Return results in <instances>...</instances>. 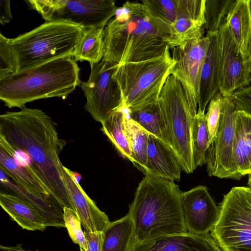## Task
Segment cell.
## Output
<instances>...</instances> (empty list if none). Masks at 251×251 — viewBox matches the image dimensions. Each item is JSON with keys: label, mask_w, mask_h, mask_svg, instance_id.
I'll use <instances>...</instances> for the list:
<instances>
[{"label": "cell", "mask_w": 251, "mask_h": 251, "mask_svg": "<svg viewBox=\"0 0 251 251\" xmlns=\"http://www.w3.org/2000/svg\"><path fill=\"white\" fill-rule=\"evenodd\" d=\"M0 137L13 148L10 156L47 187L62 209L74 210L59 158L66 142L59 138L51 117L25 106L7 112L0 116Z\"/></svg>", "instance_id": "1"}, {"label": "cell", "mask_w": 251, "mask_h": 251, "mask_svg": "<svg viewBox=\"0 0 251 251\" xmlns=\"http://www.w3.org/2000/svg\"><path fill=\"white\" fill-rule=\"evenodd\" d=\"M181 192L174 181L146 175L128 212L133 224V239L142 241L187 233Z\"/></svg>", "instance_id": "2"}, {"label": "cell", "mask_w": 251, "mask_h": 251, "mask_svg": "<svg viewBox=\"0 0 251 251\" xmlns=\"http://www.w3.org/2000/svg\"><path fill=\"white\" fill-rule=\"evenodd\" d=\"M141 3L126 1L104 28L102 60L119 65L161 55L168 47Z\"/></svg>", "instance_id": "3"}, {"label": "cell", "mask_w": 251, "mask_h": 251, "mask_svg": "<svg viewBox=\"0 0 251 251\" xmlns=\"http://www.w3.org/2000/svg\"><path fill=\"white\" fill-rule=\"evenodd\" d=\"M72 56L58 58L0 78V99L9 108H22L42 99L65 97L81 82Z\"/></svg>", "instance_id": "4"}, {"label": "cell", "mask_w": 251, "mask_h": 251, "mask_svg": "<svg viewBox=\"0 0 251 251\" xmlns=\"http://www.w3.org/2000/svg\"><path fill=\"white\" fill-rule=\"evenodd\" d=\"M84 30L72 24L46 21L29 32L10 39L16 73L58 58L72 56Z\"/></svg>", "instance_id": "5"}, {"label": "cell", "mask_w": 251, "mask_h": 251, "mask_svg": "<svg viewBox=\"0 0 251 251\" xmlns=\"http://www.w3.org/2000/svg\"><path fill=\"white\" fill-rule=\"evenodd\" d=\"M174 64L168 46L157 57L118 65L112 77L119 84L125 105L135 109L157 102Z\"/></svg>", "instance_id": "6"}, {"label": "cell", "mask_w": 251, "mask_h": 251, "mask_svg": "<svg viewBox=\"0 0 251 251\" xmlns=\"http://www.w3.org/2000/svg\"><path fill=\"white\" fill-rule=\"evenodd\" d=\"M210 235L222 251H251V189L235 186L219 204Z\"/></svg>", "instance_id": "7"}, {"label": "cell", "mask_w": 251, "mask_h": 251, "mask_svg": "<svg viewBox=\"0 0 251 251\" xmlns=\"http://www.w3.org/2000/svg\"><path fill=\"white\" fill-rule=\"evenodd\" d=\"M157 102L171 133L174 151L182 171L187 174L194 167L191 143L193 116L182 86L173 75H170L160 93Z\"/></svg>", "instance_id": "8"}, {"label": "cell", "mask_w": 251, "mask_h": 251, "mask_svg": "<svg viewBox=\"0 0 251 251\" xmlns=\"http://www.w3.org/2000/svg\"><path fill=\"white\" fill-rule=\"evenodd\" d=\"M46 21L62 22L84 29L104 28L117 7L113 0H30L25 1Z\"/></svg>", "instance_id": "9"}, {"label": "cell", "mask_w": 251, "mask_h": 251, "mask_svg": "<svg viewBox=\"0 0 251 251\" xmlns=\"http://www.w3.org/2000/svg\"><path fill=\"white\" fill-rule=\"evenodd\" d=\"M90 64L89 77L81 83L86 99L84 107L96 121L101 124L124 103L119 84L112 77L118 64L103 60Z\"/></svg>", "instance_id": "10"}, {"label": "cell", "mask_w": 251, "mask_h": 251, "mask_svg": "<svg viewBox=\"0 0 251 251\" xmlns=\"http://www.w3.org/2000/svg\"><path fill=\"white\" fill-rule=\"evenodd\" d=\"M237 109L231 97H223L219 128L205 154L206 170L210 176L239 180L233 157L236 115Z\"/></svg>", "instance_id": "11"}, {"label": "cell", "mask_w": 251, "mask_h": 251, "mask_svg": "<svg viewBox=\"0 0 251 251\" xmlns=\"http://www.w3.org/2000/svg\"><path fill=\"white\" fill-rule=\"evenodd\" d=\"M209 45L206 36L172 48L175 64L170 75L181 84L193 117L198 111L201 70Z\"/></svg>", "instance_id": "12"}, {"label": "cell", "mask_w": 251, "mask_h": 251, "mask_svg": "<svg viewBox=\"0 0 251 251\" xmlns=\"http://www.w3.org/2000/svg\"><path fill=\"white\" fill-rule=\"evenodd\" d=\"M220 80L219 91L223 97L250 85V72L239 51L226 22L218 32Z\"/></svg>", "instance_id": "13"}, {"label": "cell", "mask_w": 251, "mask_h": 251, "mask_svg": "<svg viewBox=\"0 0 251 251\" xmlns=\"http://www.w3.org/2000/svg\"><path fill=\"white\" fill-rule=\"evenodd\" d=\"M184 222L188 232L200 235L209 233L215 225L219 208L207 188L199 185L181 192Z\"/></svg>", "instance_id": "14"}, {"label": "cell", "mask_w": 251, "mask_h": 251, "mask_svg": "<svg viewBox=\"0 0 251 251\" xmlns=\"http://www.w3.org/2000/svg\"><path fill=\"white\" fill-rule=\"evenodd\" d=\"M206 0H178V17L171 27L167 44L174 48L202 37L204 32Z\"/></svg>", "instance_id": "15"}, {"label": "cell", "mask_w": 251, "mask_h": 251, "mask_svg": "<svg viewBox=\"0 0 251 251\" xmlns=\"http://www.w3.org/2000/svg\"><path fill=\"white\" fill-rule=\"evenodd\" d=\"M128 251H222L209 233H185L156 237L138 241L132 239Z\"/></svg>", "instance_id": "16"}, {"label": "cell", "mask_w": 251, "mask_h": 251, "mask_svg": "<svg viewBox=\"0 0 251 251\" xmlns=\"http://www.w3.org/2000/svg\"><path fill=\"white\" fill-rule=\"evenodd\" d=\"M63 168L64 182L84 231H103L110 223L107 215L84 192L75 179L74 172L65 166Z\"/></svg>", "instance_id": "17"}, {"label": "cell", "mask_w": 251, "mask_h": 251, "mask_svg": "<svg viewBox=\"0 0 251 251\" xmlns=\"http://www.w3.org/2000/svg\"><path fill=\"white\" fill-rule=\"evenodd\" d=\"M182 170L179 160L173 149L150 134L146 162L142 171L145 176L178 181Z\"/></svg>", "instance_id": "18"}, {"label": "cell", "mask_w": 251, "mask_h": 251, "mask_svg": "<svg viewBox=\"0 0 251 251\" xmlns=\"http://www.w3.org/2000/svg\"><path fill=\"white\" fill-rule=\"evenodd\" d=\"M218 32H206L209 45L202 67L197 112L204 114L206 107L219 91L220 80Z\"/></svg>", "instance_id": "19"}, {"label": "cell", "mask_w": 251, "mask_h": 251, "mask_svg": "<svg viewBox=\"0 0 251 251\" xmlns=\"http://www.w3.org/2000/svg\"><path fill=\"white\" fill-rule=\"evenodd\" d=\"M0 182L1 185L10 190L14 195L36 209L42 216L47 227H65L63 209L53 198H49L25 190L11 181L1 170Z\"/></svg>", "instance_id": "20"}, {"label": "cell", "mask_w": 251, "mask_h": 251, "mask_svg": "<svg viewBox=\"0 0 251 251\" xmlns=\"http://www.w3.org/2000/svg\"><path fill=\"white\" fill-rule=\"evenodd\" d=\"M0 205L23 229L30 231H44L47 227L39 213L28 202L14 195L0 193Z\"/></svg>", "instance_id": "21"}, {"label": "cell", "mask_w": 251, "mask_h": 251, "mask_svg": "<svg viewBox=\"0 0 251 251\" xmlns=\"http://www.w3.org/2000/svg\"><path fill=\"white\" fill-rule=\"evenodd\" d=\"M239 51L246 61L251 43V13L250 0H236L226 21Z\"/></svg>", "instance_id": "22"}, {"label": "cell", "mask_w": 251, "mask_h": 251, "mask_svg": "<svg viewBox=\"0 0 251 251\" xmlns=\"http://www.w3.org/2000/svg\"><path fill=\"white\" fill-rule=\"evenodd\" d=\"M128 117L150 134L159 138L174 150L170 131L157 102L135 109H129Z\"/></svg>", "instance_id": "23"}, {"label": "cell", "mask_w": 251, "mask_h": 251, "mask_svg": "<svg viewBox=\"0 0 251 251\" xmlns=\"http://www.w3.org/2000/svg\"><path fill=\"white\" fill-rule=\"evenodd\" d=\"M233 157L241 176L251 173V117L244 112H236Z\"/></svg>", "instance_id": "24"}, {"label": "cell", "mask_w": 251, "mask_h": 251, "mask_svg": "<svg viewBox=\"0 0 251 251\" xmlns=\"http://www.w3.org/2000/svg\"><path fill=\"white\" fill-rule=\"evenodd\" d=\"M141 1L151 24L167 43L171 26L178 17V0H144Z\"/></svg>", "instance_id": "25"}, {"label": "cell", "mask_w": 251, "mask_h": 251, "mask_svg": "<svg viewBox=\"0 0 251 251\" xmlns=\"http://www.w3.org/2000/svg\"><path fill=\"white\" fill-rule=\"evenodd\" d=\"M0 169L18 186L30 192L52 197L47 187L0 147ZM53 198V197H52Z\"/></svg>", "instance_id": "26"}, {"label": "cell", "mask_w": 251, "mask_h": 251, "mask_svg": "<svg viewBox=\"0 0 251 251\" xmlns=\"http://www.w3.org/2000/svg\"><path fill=\"white\" fill-rule=\"evenodd\" d=\"M128 112L129 108L124 103L121 107L101 123V130L107 136L118 151L133 163L134 160L124 125L125 117Z\"/></svg>", "instance_id": "27"}, {"label": "cell", "mask_w": 251, "mask_h": 251, "mask_svg": "<svg viewBox=\"0 0 251 251\" xmlns=\"http://www.w3.org/2000/svg\"><path fill=\"white\" fill-rule=\"evenodd\" d=\"M102 251H128L133 238V224L128 213L122 218L110 222L103 230Z\"/></svg>", "instance_id": "28"}, {"label": "cell", "mask_w": 251, "mask_h": 251, "mask_svg": "<svg viewBox=\"0 0 251 251\" xmlns=\"http://www.w3.org/2000/svg\"><path fill=\"white\" fill-rule=\"evenodd\" d=\"M104 28L84 29L72 57L77 62H100L103 57Z\"/></svg>", "instance_id": "29"}, {"label": "cell", "mask_w": 251, "mask_h": 251, "mask_svg": "<svg viewBox=\"0 0 251 251\" xmlns=\"http://www.w3.org/2000/svg\"><path fill=\"white\" fill-rule=\"evenodd\" d=\"M124 125L134 160L133 164L142 172L146 162L150 133L130 119L128 113L125 117Z\"/></svg>", "instance_id": "30"}, {"label": "cell", "mask_w": 251, "mask_h": 251, "mask_svg": "<svg viewBox=\"0 0 251 251\" xmlns=\"http://www.w3.org/2000/svg\"><path fill=\"white\" fill-rule=\"evenodd\" d=\"M209 142V132L205 113L197 112L193 118L191 129L192 151L195 169L205 163V154Z\"/></svg>", "instance_id": "31"}, {"label": "cell", "mask_w": 251, "mask_h": 251, "mask_svg": "<svg viewBox=\"0 0 251 251\" xmlns=\"http://www.w3.org/2000/svg\"><path fill=\"white\" fill-rule=\"evenodd\" d=\"M236 0H206L204 28L207 32H218L226 22Z\"/></svg>", "instance_id": "32"}, {"label": "cell", "mask_w": 251, "mask_h": 251, "mask_svg": "<svg viewBox=\"0 0 251 251\" xmlns=\"http://www.w3.org/2000/svg\"><path fill=\"white\" fill-rule=\"evenodd\" d=\"M63 219L69 236L74 243L77 244L80 251H88V246L80 219L74 210L65 207L63 208Z\"/></svg>", "instance_id": "33"}, {"label": "cell", "mask_w": 251, "mask_h": 251, "mask_svg": "<svg viewBox=\"0 0 251 251\" xmlns=\"http://www.w3.org/2000/svg\"><path fill=\"white\" fill-rule=\"evenodd\" d=\"M223 99V96L218 91L210 100L207 113L205 114V121L209 132V145L215 139L219 128Z\"/></svg>", "instance_id": "34"}, {"label": "cell", "mask_w": 251, "mask_h": 251, "mask_svg": "<svg viewBox=\"0 0 251 251\" xmlns=\"http://www.w3.org/2000/svg\"><path fill=\"white\" fill-rule=\"evenodd\" d=\"M16 63L10 39L0 33V78L16 73Z\"/></svg>", "instance_id": "35"}, {"label": "cell", "mask_w": 251, "mask_h": 251, "mask_svg": "<svg viewBox=\"0 0 251 251\" xmlns=\"http://www.w3.org/2000/svg\"><path fill=\"white\" fill-rule=\"evenodd\" d=\"M238 110L251 117V86L238 89L231 96Z\"/></svg>", "instance_id": "36"}, {"label": "cell", "mask_w": 251, "mask_h": 251, "mask_svg": "<svg viewBox=\"0 0 251 251\" xmlns=\"http://www.w3.org/2000/svg\"><path fill=\"white\" fill-rule=\"evenodd\" d=\"M88 246V251H102L104 241L103 231H84Z\"/></svg>", "instance_id": "37"}, {"label": "cell", "mask_w": 251, "mask_h": 251, "mask_svg": "<svg viewBox=\"0 0 251 251\" xmlns=\"http://www.w3.org/2000/svg\"><path fill=\"white\" fill-rule=\"evenodd\" d=\"M12 18L10 9V1L0 0V23L2 25L8 23Z\"/></svg>", "instance_id": "38"}, {"label": "cell", "mask_w": 251, "mask_h": 251, "mask_svg": "<svg viewBox=\"0 0 251 251\" xmlns=\"http://www.w3.org/2000/svg\"><path fill=\"white\" fill-rule=\"evenodd\" d=\"M0 249L2 251H39L38 250L36 251L25 250L23 248L22 244H18L13 246H5L1 245Z\"/></svg>", "instance_id": "39"}, {"label": "cell", "mask_w": 251, "mask_h": 251, "mask_svg": "<svg viewBox=\"0 0 251 251\" xmlns=\"http://www.w3.org/2000/svg\"><path fill=\"white\" fill-rule=\"evenodd\" d=\"M246 62L249 68L251 79V43L248 49Z\"/></svg>", "instance_id": "40"}, {"label": "cell", "mask_w": 251, "mask_h": 251, "mask_svg": "<svg viewBox=\"0 0 251 251\" xmlns=\"http://www.w3.org/2000/svg\"><path fill=\"white\" fill-rule=\"evenodd\" d=\"M248 185L251 189V173L248 175Z\"/></svg>", "instance_id": "41"}, {"label": "cell", "mask_w": 251, "mask_h": 251, "mask_svg": "<svg viewBox=\"0 0 251 251\" xmlns=\"http://www.w3.org/2000/svg\"><path fill=\"white\" fill-rule=\"evenodd\" d=\"M250 11H251V0H250Z\"/></svg>", "instance_id": "42"}]
</instances>
